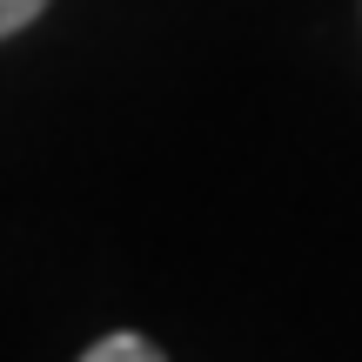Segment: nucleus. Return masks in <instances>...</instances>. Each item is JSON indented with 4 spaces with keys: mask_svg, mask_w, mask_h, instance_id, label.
Here are the masks:
<instances>
[{
    "mask_svg": "<svg viewBox=\"0 0 362 362\" xmlns=\"http://www.w3.org/2000/svg\"><path fill=\"white\" fill-rule=\"evenodd\" d=\"M81 356H88V362H155L161 349L148 336H101V342H88Z\"/></svg>",
    "mask_w": 362,
    "mask_h": 362,
    "instance_id": "1",
    "label": "nucleus"
},
{
    "mask_svg": "<svg viewBox=\"0 0 362 362\" xmlns=\"http://www.w3.org/2000/svg\"><path fill=\"white\" fill-rule=\"evenodd\" d=\"M40 7H47V0H0V40H7V34H21V27L34 21Z\"/></svg>",
    "mask_w": 362,
    "mask_h": 362,
    "instance_id": "2",
    "label": "nucleus"
}]
</instances>
